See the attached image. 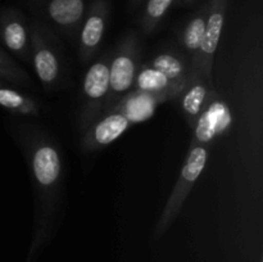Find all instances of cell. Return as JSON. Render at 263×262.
Masks as SVG:
<instances>
[{
  "mask_svg": "<svg viewBox=\"0 0 263 262\" xmlns=\"http://www.w3.org/2000/svg\"><path fill=\"white\" fill-rule=\"evenodd\" d=\"M140 66V39L135 31H130L121 38L112 50L109 61V92L104 112L109 110L123 95L131 91Z\"/></svg>",
  "mask_w": 263,
  "mask_h": 262,
  "instance_id": "obj_3",
  "label": "cell"
},
{
  "mask_svg": "<svg viewBox=\"0 0 263 262\" xmlns=\"http://www.w3.org/2000/svg\"><path fill=\"white\" fill-rule=\"evenodd\" d=\"M208 154H210L208 146L190 144L189 152H187V156L185 158L181 172H180L179 177L175 182L174 189H172L171 194L167 199L166 205L162 210L158 222L154 229V239L156 240H158L164 235V233L168 230L175 218L179 216L187 195L192 192L194 184L204 171Z\"/></svg>",
  "mask_w": 263,
  "mask_h": 262,
  "instance_id": "obj_4",
  "label": "cell"
},
{
  "mask_svg": "<svg viewBox=\"0 0 263 262\" xmlns=\"http://www.w3.org/2000/svg\"><path fill=\"white\" fill-rule=\"evenodd\" d=\"M0 107L18 116L37 117L41 113V105L37 99L7 84L0 85Z\"/></svg>",
  "mask_w": 263,
  "mask_h": 262,
  "instance_id": "obj_17",
  "label": "cell"
},
{
  "mask_svg": "<svg viewBox=\"0 0 263 262\" xmlns=\"http://www.w3.org/2000/svg\"><path fill=\"white\" fill-rule=\"evenodd\" d=\"M233 123L234 116L230 107L220 94L215 91L190 126L193 133L190 144L211 148L217 139L222 138L230 131Z\"/></svg>",
  "mask_w": 263,
  "mask_h": 262,
  "instance_id": "obj_6",
  "label": "cell"
},
{
  "mask_svg": "<svg viewBox=\"0 0 263 262\" xmlns=\"http://www.w3.org/2000/svg\"><path fill=\"white\" fill-rule=\"evenodd\" d=\"M229 0H208L207 20H205L204 39L200 49L198 69L204 74L205 79L213 81V63L220 43L221 33L225 25Z\"/></svg>",
  "mask_w": 263,
  "mask_h": 262,
  "instance_id": "obj_10",
  "label": "cell"
},
{
  "mask_svg": "<svg viewBox=\"0 0 263 262\" xmlns=\"http://www.w3.org/2000/svg\"><path fill=\"white\" fill-rule=\"evenodd\" d=\"M112 50L95 59L85 72L81 87V102L77 110V128L84 134L102 116L109 92V61Z\"/></svg>",
  "mask_w": 263,
  "mask_h": 262,
  "instance_id": "obj_5",
  "label": "cell"
},
{
  "mask_svg": "<svg viewBox=\"0 0 263 262\" xmlns=\"http://www.w3.org/2000/svg\"><path fill=\"white\" fill-rule=\"evenodd\" d=\"M30 62L44 90L51 91L63 79V58L54 31L41 21L30 25Z\"/></svg>",
  "mask_w": 263,
  "mask_h": 262,
  "instance_id": "obj_2",
  "label": "cell"
},
{
  "mask_svg": "<svg viewBox=\"0 0 263 262\" xmlns=\"http://www.w3.org/2000/svg\"><path fill=\"white\" fill-rule=\"evenodd\" d=\"M194 2H197V0H175V4L176 5H189Z\"/></svg>",
  "mask_w": 263,
  "mask_h": 262,
  "instance_id": "obj_21",
  "label": "cell"
},
{
  "mask_svg": "<svg viewBox=\"0 0 263 262\" xmlns=\"http://www.w3.org/2000/svg\"><path fill=\"white\" fill-rule=\"evenodd\" d=\"M208 3H204L186 22L176 31L177 40L182 48V54L190 62L192 68H198L200 49L204 39L205 20H207Z\"/></svg>",
  "mask_w": 263,
  "mask_h": 262,
  "instance_id": "obj_14",
  "label": "cell"
},
{
  "mask_svg": "<svg viewBox=\"0 0 263 262\" xmlns=\"http://www.w3.org/2000/svg\"><path fill=\"white\" fill-rule=\"evenodd\" d=\"M131 90L151 92V94H163L167 95L170 100L176 99L180 94L179 87L171 80L167 79L162 72L152 67L148 62L140 66Z\"/></svg>",
  "mask_w": 263,
  "mask_h": 262,
  "instance_id": "obj_16",
  "label": "cell"
},
{
  "mask_svg": "<svg viewBox=\"0 0 263 262\" xmlns=\"http://www.w3.org/2000/svg\"><path fill=\"white\" fill-rule=\"evenodd\" d=\"M110 15V0H92L79 31V58L87 64L98 55Z\"/></svg>",
  "mask_w": 263,
  "mask_h": 262,
  "instance_id": "obj_7",
  "label": "cell"
},
{
  "mask_svg": "<svg viewBox=\"0 0 263 262\" xmlns=\"http://www.w3.org/2000/svg\"><path fill=\"white\" fill-rule=\"evenodd\" d=\"M215 91L213 81L205 79L204 74L198 68H192V73L189 74L179 97L176 98L179 100L180 109L189 126L193 125Z\"/></svg>",
  "mask_w": 263,
  "mask_h": 262,
  "instance_id": "obj_12",
  "label": "cell"
},
{
  "mask_svg": "<svg viewBox=\"0 0 263 262\" xmlns=\"http://www.w3.org/2000/svg\"><path fill=\"white\" fill-rule=\"evenodd\" d=\"M0 81L15 86H31V77L12 57L0 49Z\"/></svg>",
  "mask_w": 263,
  "mask_h": 262,
  "instance_id": "obj_19",
  "label": "cell"
},
{
  "mask_svg": "<svg viewBox=\"0 0 263 262\" xmlns=\"http://www.w3.org/2000/svg\"><path fill=\"white\" fill-rule=\"evenodd\" d=\"M27 163L33 190V235L26 262H35L50 240L64 197V169L57 141L40 126L20 123L13 130Z\"/></svg>",
  "mask_w": 263,
  "mask_h": 262,
  "instance_id": "obj_1",
  "label": "cell"
},
{
  "mask_svg": "<svg viewBox=\"0 0 263 262\" xmlns=\"http://www.w3.org/2000/svg\"><path fill=\"white\" fill-rule=\"evenodd\" d=\"M143 13L140 15V27L145 35H151L157 30L163 18L175 4V0H145Z\"/></svg>",
  "mask_w": 263,
  "mask_h": 262,
  "instance_id": "obj_18",
  "label": "cell"
},
{
  "mask_svg": "<svg viewBox=\"0 0 263 262\" xmlns=\"http://www.w3.org/2000/svg\"><path fill=\"white\" fill-rule=\"evenodd\" d=\"M87 12L86 0H43L41 14L51 27L69 39L77 38Z\"/></svg>",
  "mask_w": 263,
  "mask_h": 262,
  "instance_id": "obj_9",
  "label": "cell"
},
{
  "mask_svg": "<svg viewBox=\"0 0 263 262\" xmlns=\"http://www.w3.org/2000/svg\"><path fill=\"white\" fill-rule=\"evenodd\" d=\"M166 100H170L167 95L131 90L123 95L110 109L120 110L133 125H135L145 122L153 117L158 105Z\"/></svg>",
  "mask_w": 263,
  "mask_h": 262,
  "instance_id": "obj_13",
  "label": "cell"
},
{
  "mask_svg": "<svg viewBox=\"0 0 263 262\" xmlns=\"http://www.w3.org/2000/svg\"><path fill=\"white\" fill-rule=\"evenodd\" d=\"M133 123L117 109H109L102 113L87 127L80 138V148L84 153H94L107 148L120 139Z\"/></svg>",
  "mask_w": 263,
  "mask_h": 262,
  "instance_id": "obj_8",
  "label": "cell"
},
{
  "mask_svg": "<svg viewBox=\"0 0 263 262\" xmlns=\"http://www.w3.org/2000/svg\"><path fill=\"white\" fill-rule=\"evenodd\" d=\"M144 2L145 0H128V9H130V12H134V10L138 9L140 5L144 4Z\"/></svg>",
  "mask_w": 263,
  "mask_h": 262,
  "instance_id": "obj_20",
  "label": "cell"
},
{
  "mask_svg": "<svg viewBox=\"0 0 263 262\" xmlns=\"http://www.w3.org/2000/svg\"><path fill=\"white\" fill-rule=\"evenodd\" d=\"M3 84H5V82H3V81H0V85H3Z\"/></svg>",
  "mask_w": 263,
  "mask_h": 262,
  "instance_id": "obj_22",
  "label": "cell"
},
{
  "mask_svg": "<svg viewBox=\"0 0 263 262\" xmlns=\"http://www.w3.org/2000/svg\"><path fill=\"white\" fill-rule=\"evenodd\" d=\"M0 39L10 53L30 62V25L20 10L12 8L0 10Z\"/></svg>",
  "mask_w": 263,
  "mask_h": 262,
  "instance_id": "obj_11",
  "label": "cell"
},
{
  "mask_svg": "<svg viewBox=\"0 0 263 262\" xmlns=\"http://www.w3.org/2000/svg\"><path fill=\"white\" fill-rule=\"evenodd\" d=\"M152 67L158 69L168 80H171L181 91L182 86L186 82L187 77L192 73V66L182 51L177 50H164L157 54L151 62H148Z\"/></svg>",
  "mask_w": 263,
  "mask_h": 262,
  "instance_id": "obj_15",
  "label": "cell"
}]
</instances>
